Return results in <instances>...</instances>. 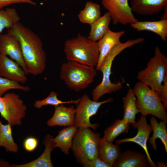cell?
Returning <instances> with one entry per match:
<instances>
[{"mask_svg":"<svg viewBox=\"0 0 167 167\" xmlns=\"http://www.w3.org/2000/svg\"><path fill=\"white\" fill-rule=\"evenodd\" d=\"M111 21L108 12L101 16L97 20L91 24V29L87 38L95 42H97L105 34Z\"/></svg>","mask_w":167,"mask_h":167,"instance_id":"24","label":"cell"},{"mask_svg":"<svg viewBox=\"0 0 167 167\" xmlns=\"http://www.w3.org/2000/svg\"><path fill=\"white\" fill-rule=\"evenodd\" d=\"M167 74V58L159 47L155 49L154 55L150 59L147 66L137 75L139 81L148 86L157 94L161 91L165 76Z\"/></svg>","mask_w":167,"mask_h":167,"instance_id":"7","label":"cell"},{"mask_svg":"<svg viewBox=\"0 0 167 167\" xmlns=\"http://www.w3.org/2000/svg\"><path fill=\"white\" fill-rule=\"evenodd\" d=\"M101 138L99 133L92 131L90 128H78L73 138L71 149L81 165L99 157Z\"/></svg>","mask_w":167,"mask_h":167,"instance_id":"4","label":"cell"},{"mask_svg":"<svg viewBox=\"0 0 167 167\" xmlns=\"http://www.w3.org/2000/svg\"><path fill=\"white\" fill-rule=\"evenodd\" d=\"M164 13L160 19H167V5L164 7Z\"/></svg>","mask_w":167,"mask_h":167,"instance_id":"35","label":"cell"},{"mask_svg":"<svg viewBox=\"0 0 167 167\" xmlns=\"http://www.w3.org/2000/svg\"><path fill=\"white\" fill-rule=\"evenodd\" d=\"M129 123L122 119H117L104 131V135L101 138L103 140L113 142L115 139L120 134L127 133L130 129Z\"/></svg>","mask_w":167,"mask_h":167,"instance_id":"27","label":"cell"},{"mask_svg":"<svg viewBox=\"0 0 167 167\" xmlns=\"http://www.w3.org/2000/svg\"><path fill=\"white\" fill-rule=\"evenodd\" d=\"M112 98L99 102L91 100L89 96L84 94L80 98L75 109L74 126L78 128H91L96 130L99 123L92 124L90 120L91 117L96 115L100 107L103 104L113 101Z\"/></svg>","mask_w":167,"mask_h":167,"instance_id":"9","label":"cell"},{"mask_svg":"<svg viewBox=\"0 0 167 167\" xmlns=\"http://www.w3.org/2000/svg\"><path fill=\"white\" fill-rule=\"evenodd\" d=\"M97 71L95 67L68 61L62 64L60 77L69 89L79 92L93 83Z\"/></svg>","mask_w":167,"mask_h":167,"instance_id":"5","label":"cell"},{"mask_svg":"<svg viewBox=\"0 0 167 167\" xmlns=\"http://www.w3.org/2000/svg\"><path fill=\"white\" fill-rule=\"evenodd\" d=\"M38 143V140L36 138L32 136L29 137L24 140L23 147L27 151L31 152L36 148Z\"/></svg>","mask_w":167,"mask_h":167,"instance_id":"31","label":"cell"},{"mask_svg":"<svg viewBox=\"0 0 167 167\" xmlns=\"http://www.w3.org/2000/svg\"><path fill=\"white\" fill-rule=\"evenodd\" d=\"M45 1H47V0H44Z\"/></svg>","mask_w":167,"mask_h":167,"instance_id":"37","label":"cell"},{"mask_svg":"<svg viewBox=\"0 0 167 167\" xmlns=\"http://www.w3.org/2000/svg\"><path fill=\"white\" fill-rule=\"evenodd\" d=\"M27 75L16 62L0 54V76L24 84L28 80Z\"/></svg>","mask_w":167,"mask_h":167,"instance_id":"13","label":"cell"},{"mask_svg":"<svg viewBox=\"0 0 167 167\" xmlns=\"http://www.w3.org/2000/svg\"><path fill=\"white\" fill-rule=\"evenodd\" d=\"M83 166L84 167H111L99 157L86 163Z\"/></svg>","mask_w":167,"mask_h":167,"instance_id":"34","label":"cell"},{"mask_svg":"<svg viewBox=\"0 0 167 167\" xmlns=\"http://www.w3.org/2000/svg\"><path fill=\"white\" fill-rule=\"evenodd\" d=\"M136 100L133 89L129 88L127 94L122 98L124 112L122 119L130 125L135 122L136 115L139 113L136 106Z\"/></svg>","mask_w":167,"mask_h":167,"instance_id":"23","label":"cell"},{"mask_svg":"<svg viewBox=\"0 0 167 167\" xmlns=\"http://www.w3.org/2000/svg\"><path fill=\"white\" fill-rule=\"evenodd\" d=\"M99 157L111 167L121 154V148L119 145L113 142L105 141L101 138L99 144Z\"/></svg>","mask_w":167,"mask_h":167,"instance_id":"21","label":"cell"},{"mask_svg":"<svg viewBox=\"0 0 167 167\" xmlns=\"http://www.w3.org/2000/svg\"><path fill=\"white\" fill-rule=\"evenodd\" d=\"M139 112L146 116L151 115L167 123V113L157 93L139 81L133 89Z\"/></svg>","mask_w":167,"mask_h":167,"instance_id":"6","label":"cell"},{"mask_svg":"<svg viewBox=\"0 0 167 167\" xmlns=\"http://www.w3.org/2000/svg\"><path fill=\"white\" fill-rule=\"evenodd\" d=\"M4 147L7 152L16 153L18 147L13 139L11 126L8 123L3 124L0 119V147Z\"/></svg>","mask_w":167,"mask_h":167,"instance_id":"26","label":"cell"},{"mask_svg":"<svg viewBox=\"0 0 167 167\" xmlns=\"http://www.w3.org/2000/svg\"><path fill=\"white\" fill-rule=\"evenodd\" d=\"M101 3L113 24H131L138 21L133 15L128 0H101Z\"/></svg>","mask_w":167,"mask_h":167,"instance_id":"10","label":"cell"},{"mask_svg":"<svg viewBox=\"0 0 167 167\" xmlns=\"http://www.w3.org/2000/svg\"><path fill=\"white\" fill-rule=\"evenodd\" d=\"M146 155L135 151L121 153L113 165V167H148Z\"/></svg>","mask_w":167,"mask_h":167,"instance_id":"17","label":"cell"},{"mask_svg":"<svg viewBox=\"0 0 167 167\" xmlns=\"http://www.w3.org/2000/svg\"><path fill=\"white\" fill-rule=\"evenodd\" d=\"M52 136L47 135L45 138L43 143L45 148L43 153L37 159L28 163L22 164H13L10 167H53L51 154L53 150L56 148L53 140Z\"/></svg>","mask_w":167,"mask_h":167,"instance_id":"18","label":"cell"},{"mask_svg":"<svg viewBox=\"0 0 167 167\" xmlns=\"http://www.w3.org/2000/svg\"><path fill=\"white\" fill-rule=\"evenodd\" d=\"M101 14L99 5L91 1H88L84 8L79 13L78 17L81 23L90 25L101 17Z\"/></svg>","mask_w":167,"mask_h":167,"instance_id":"25","label":"cell"},{"mask_svg":"<svg viewBox=\"0 0 167 167\" xmlns=\"http://www.w3.org/2000/svg\"><path fill=\"white\" fill-rule=\"evenodd\" d=\"M124 31L113 32L109 28L103 37L97 41L99 52V60L96 67L99 68L105 58L113 47L120 41L121 37L125 34Z\"/></svg>","mask_w":167,"mask_h":167,"instance_id":"14","label":"cell"},{"mask_svg":"<svg viewBox=\"0 0 167 167\" xmlns=\"http://www.w3.org/2000/svg\"><path fill=\"white\" fill-rule=\"evenodd\" d=\"M77 129L74 125L67 126L59 131L58 135L52 139L56 147H59L66 155L69 154V150L72 146L73 138Z\"/></svg>","mask_w":167,"mask_h":167,"instance_id":"20","label":"cell"},{"mask_svg":"<svg viewBox=\"0 0 167 167\" xmlns=\"http://www.w3.org/2000/svg\"><path fill=\"white\" fill-rule=\"evenodd\" d=\"M161 90L157 94L165 109H167V74L165 75Z\"/></svg>","mask_w":167,"mask_h":167,"instance_id":"32","label":"cell"},{"mask_svg":"<svg viewBox=\"0 0 167 167\" xmlns=\"http://www.w3.org/2000/svg\"><path fill=\"white\" fill-rule=\"evenodd\" d=\"M75 109L74 106L66 107L63 104L55 107L54 114L47 122L48 126H71L74 125Z\"/></svg>","mask_w":167,"mask_h":167,"instance_id":"16","label":"cell"},{"mask_svg":"<svg viewBox=\"0 0 167 167\" xmlns=\"http://www.w3.org/2000/svg\"><path fill=\"white\" fill-rule=\"evenodd\" d=\"M130 0L132 12L143 15L158 14L167 5V0Z\"/></svg>","mask_w":167,"mask_h":167,"instance_id":"15","label":"cell"},{"mask_svg":"<svg viewBox=\"0 0 167 167\" xmlns=\"http://www.w3.org/2000/svg\"><path fill=\"white\" fill-rule=\"evenodd\" d=\"M27 109V106L18 94L8 92L0 96V115L11 126L21 124Z\"/></svg>","mask_w":167,"mask_h":167,"instance_id":"8","label":"cell"},{"mask_svg":"<svg viewBox=\"0 0 167 167\" xmlns=\"http://www.w3.org/2000/svg\"><path fill=\"white\" fill-rule=\"evenodd\" d=\"M7 32L15 36L20 43L27 74L34 76L41 74L46 68L47 57L40 37L19 22L15 24Z\"/></svg>","mask_w":167,"mask_h":167,"instance_id":"1","label":"cell"},{"mask_svg":"<svg viewBox=\"0 0 167 167\" xmlns=\"http://www.w3.org/2000/svg\"><path fill=\"white\" fill-rule=\"evenodd\" d=\"M157 166L158 167H167V166L165 164L162 162H158L157 163Z\"/></svg>","mask_w":167,"mask_h":167,"instance_id":"36","label":"cell"},{"mask_svg":"<svg viewBox=\"0 0 167 167\" xmlns=\"http://www.w3.org/2000/svg\"><path fill=\"white\" fill-rule=\"evenodd\" d=\"M63 51L67 61L94 67L98 63L99 52L97 42L80 34L65 41Z\"/></svg>","mask_w":167,"mask_h":167,"instance_id":"3","label":"cell"},{"mask_svg":"<svg viewBox=\"0 0 167 167\" xmlns=\"http://www.w3.org/2000/svg\"><path fill=\"white\" fill-rule=\"evenodd\" d=\"M138 31H148L159 35L161 39L166 41L167 39V19L155 21H138L130 24Z\"/></svg>","mask_w":167,"mask_h":167,"instance_id":"19","label":"cell"},{"mask_svg":"<svg viewBox=\"0 0 167 167\" xmlns=\"http://www.w3.org/2000/svg\"><path fill=\"white\" fill-rule=\"evenodd\" d=\"M143 37L132 40L129 39L124 43L120 42L111 50L105 58L99 68L102 73V79L101 82L92 90L93 100L98 101L103 95L107 93L114 92L121 89L122 87V82L118 81L112 83L110 79L112 63L115 58L126 49L136 44L143 42Z\"/></svg>","mask_w":167,"mask_h":167,"instance_id":"2","label":"cell"},{"mask_svg":"<svg viewBox=\"0 0 167 167\" xmlns=\"http://www.w3.org/2000/svg\"><path fill=\"white\" fill-rule=\"evenodd\" d=\"M150 122L153 134L151 137H149V142L152 145L153 149L156 151L157 145L156 140L158 138L160 139L164 146L166 152L167 153V123L162 120L158 123L156 119L153 116L151 117Z\"/></svg>","mask_w":167,"mask_h":167,"instance_id":"22","label":"cell"},{"mask_svg":"<svg viewBox=\"0 0 167 167\" xmlns=\"http://www.w3.org/2000/svg\"><path fill=\"white\" fill-rule=\"evenodd\" d=\"M20 18L16 9L14 8H7L0 10V34L5 28L8 29L13 25L19 22Z\"/></svg>","mask_w":167,"mask_h":167,"instance_id":"28","label":"cell"},{"mask_svg":"<svg viewBox=\"0 0 167 167\" xmlns=\"http://www.w3.org/2000/svg\"><path fill=\"white\" fill-rule=\"evenodd\" d=\"M26 3L36 5V3L32 0H0V10L13 4Z\"/></svg>","mask_w":167,"mask_h":167,"instance_id":"33","label":"cell"},{"mask_svg":"<svg viewBox=\"0 0 167 167\" xmlns=\"http://www.w3.org/2000/svg\"><path fill=\"white\" fill-rule=\"evenodd\" d=\"M131 125L133 128L137 129V135L132 138L117 140L115 141L116 144L119 145L123 143L129 142H133L138 144L144 150L150 166L152 167H157L156 165L152 159L148 149L147 142L152 130L151 125L148 124L147 123L146 116L142 115L139 120Z\"/></svg>","mask_w":167,"mask_h":167,"instance_id":"11","label":"cell"},{"mask_svg":"<svg viewBox=\"0 0 167 167\" xmlns=\"http://www.w3.org/2000/svg\"><path fill=\"white\" fill-rule=\"evenodd\" d=\"M19 89L27 92L30 90L28 86L21 85L17 82L10 80L0 76V96H2L8 91Z\"/></svg>","mask_w":167,"mask_h":167,"instance_id":"30","label":"cell"},{"mask_svg":"<svg viewBox=\"0 0 167 167\" xmlns=\"http://www.w3.org/2000/svg\"><path fill=\"white\" fill-rule=\"evenodd\" d=\"M80 99V98H79L74 101L71 100L68 101H62L58 98V94L56 92L51 91L45 98L36 101L34 106L37 109H40L43 106L48 105H52L55 107L62 104L73 103L77 105Z\"/></svg>","mask_w":167,"mask_h":167,"instance_id":"29","label":"cell"},{"mask_svg":"<svg viewBox=\"0 0 167 167\" xmlns=\"http://www.w3.org/2000/svg\"><path fill=\"white\" fill-rule=\"evenodd\" d=\"M0 54L9 56L28 74L20 43L14 35L8 32L0 34Z\"/></svg>","mask_w":167,"mask_h":167,"instance_id":"12","label":"cell"}]
</instances>
